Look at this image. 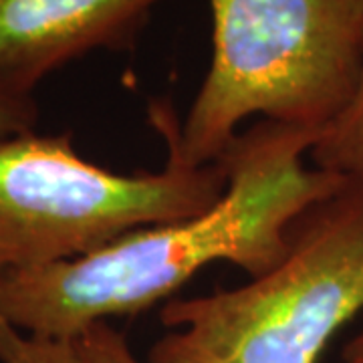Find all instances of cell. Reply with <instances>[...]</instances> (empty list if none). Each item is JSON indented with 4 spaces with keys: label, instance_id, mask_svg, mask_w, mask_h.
<instances>
[{
    "label": "cell",
    "instance_id": "1",
    "mask_svg": "<svg viewBox=\"0 0 363 363\" xmlns=\"http://www.w3.org/2000/svg\"><path fill=\"white\" fill-rule=\"evenodd\" d=\"M317 135L260 119L216 160L226 172L216 204L77 259L0 272V321L75 341L93 325L147 311L208 264L230 262L250 279L269 272L285 257L293 222L345 180L305 164Z\"/></svg>",
    "mask_w": 363,
    "mask_h": 363
},
{
    "label": "cell",
    "instance_id": "2",
    "mask_svg": "<svg viewBox=\"0 0 363 363\" xmlns=\"http://www.w3.org/2000/svg\"><path fill=\"white\" fill-rule=\"evenodd\" d=\"M212 61L184 123L150 116L169 152L214 164L252 116L321 131L350 104L363 61V0H210Z\"/></svg>",
    "mask_w": 363,
    "mask_h": 363
},
{
    "label": "cell",
    "instance_id": "3",
    "mask_svg": "<svg viewBox=\"0 0 363 363\" xmlns=\"http://www.w3.org/2000/svg\"><path fill=\"white\" fill-rule=\"evenodd\" d=\"M363 311V182L343 180L289 230L271 271L236 289L169 298L150 363H317Z\"/></svg>",
    "mask_w": 363,
    "mask_h": 363
},
{
    "label": "cell",
    "instance_id": "4",
    "mask_svg": "<svg viewBox=\"0 0 363 363\" xmlns=\"http://www.w3.org/2000/svg\"><path fill=\"white\" fill-rule=\"evenodd\" d=\"M226 190L220 162L168 150L162 172L113 174L81 157L71 133L0 140V272L77 259L143 226L186 220Z\"/></svg>",
    "mask_w": 363,
    "mask_h": 363
},
{
    "label": "cell",
    "instance_id": "5",
    "mask_svg": "<svg viewBox=\"0 0 363 363\" xmlns=\"http://www.w3.org/2000/svg\"><path fill=\"white\" fill-rule=\"evenodd\" d=\"M160 0H0V95L33 97L55 69L125 47Z\"/></svg>",
    "mask_w": 363,
    "mask_h": 363
},
{
    "label": "cell",
    "instance_id": "6",
    "mask_svg": "<svg viewBox=\"0 0 363 363\" xmlns=\"http://www.w3.org/2000/svg\"><path fill=\"white\" fill-rule=\"evenodd\" d=\"M309 157L315 168L363 182V61L350 104L319 131Z\"/></svg>",
    "mask_w": 363,
    "mask_h": 363
},
{
    "label": "cell",
    "instance_id": "7",
    "mask_svg": "<svg viewBox=\"0 0 363 363\" xmlns=\"http://www.w3.org/2000/svg\"><path fill=\"white\" fill-rule=\"evenodd\" d=\"M0 363H81L73 341L45 339L0 321Z\"/></svg>",
    "mask_w": 363,
    "mask_h": 363
},
{
    "label": "cell",
    "instance_id": "8",
    "mask_svg": "<svg viewBox=\"0 0 363 363\" xmlns=\"http://www.w3.org/2000/svg\"><path fill=\"white\" fill-rule=\"evenodd\" d=\"M81 363H140L121 331L97 323L73 341Z\"/></svg>",
    "mask_w": 363,
    "mask_h": 363
},
{
    "label": "cell",
    "instance_id": "9",
    "mask_svg": "<svg viewBox=\"0 0 363 363\" xmlns=\"http://www.w3.org/2000/svg\"><path fill=\"white\" fill-rule=\"evenodd\" d=\"M39 119L33 97H6L0 95V140L33 131Z\"/></svg>",
    "mask_w": 363,
    "mask_h": 363
},
{
    "label": "cell",
    "instance_id": "10",
    "mask_svg": "<svg viewBox=\"0 0 363 363\" xmlns=\"http://www.w3.org/2000/svg\"><path fill=\"white\" fill-rule=\"evenodd\" d=\"M343 363H363V329L345 345Z\"/></svg>",
    "mask_w": 363,
    "mask_h": 363
}]
</instances>
